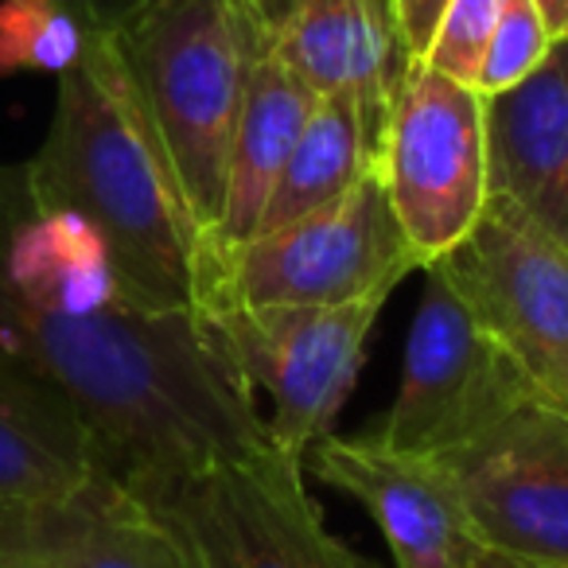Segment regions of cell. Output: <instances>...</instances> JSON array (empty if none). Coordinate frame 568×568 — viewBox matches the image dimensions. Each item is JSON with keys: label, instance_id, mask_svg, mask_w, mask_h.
<instances>
[{"label": "cell", "instance_id": "2e32d148", "mask_svg": "<svg viewBox=\"0 0 568 568\" xmlns=\"http://www.w3.org/2000/svg\"><path fill=\"white\" fill-rule=\"evenodd\" d=\"M316 102V90L304 87L281 59H273L265 51V59L253 71L234 144H230L226 191H222V211L219 222H214V253H219V261L226 250H234L245 237L257 234L268 195H273L288 156H293Z\"/></svg>", "mask_w": 568, "mask_h": 568}, {"label": "cell", "instance_id": "44dd1931", "mask_svg": "<svg viewBox=\"0 0 568 568\" xmlns=\"http://www.w3.org/2000/svg\"><path fill=\"white\" fill-rule=\"evenodd\" d=\"M51 4L63 9L71 20H79L82 32L113 36L129 17H136L149 0H51Z\"/></svg>", "mask_w": 568, "mask_h": 568}, {"label": "cell", "instance_id": "277c9868", "mask_svg": "<svg viewBox=\"0 0 568 568\" xmlns=\"http://www.w3.org/2000/svg\"><path fill=\"white\" fill-rule=\"evenodd\" d=\"M413 268H420L417 253L397 222L378 164L335 203L222 253L219 288L206 304L339 308L374 293H394V284Z\"/></svg>", "mask_w": 568, "mask_h": 568}, {"label": "cell", "instance_id": "ba28073f", "mask_svg": "<svg viewBox=\"0 0 568 568\" xmlns=\"http://www.w3.org/2000/svg\"><path fill=\"white\" fill-rule=\"evenodd\" d=\"M382 175L417 265L452 253L487 206L483 94L413 59L389 105Z\"/></svg>", "mask_w": 568, "mask_h": 568}, {"label": "cell", "instance_id": "ffe728a7", "mask_svg": "<svg viewBox=\"0 0 568 568\" xmlns=\"http://www.w3.org/2000/svg\"><path fill=\"white\" fill-rule=\"evenodd\" d=\"M549 48L552 40L545 32L541 17H537L534 0H506L503 17L495 24V36L487 43V55H483L475 90L487 98L498 94V90L518 87L526 74L537 71V63L549 55Z\"/></svg>", "mask_w": 568, "mask_h": 568}, {"label": "cell", "instance_id": "7c38bea8", "mask_svg": "<svg viewBox=\"0 0 568 568\" xmlns=\"http://www.w3.org/2000/svg\"><path fill=\"white\" fill-rule=\"evenodd\" d=\"M312 467L378 521L397 568H464L479 545L440 459L389 452L363 433L316 440Z\"/></svg>", "mask_w": 568, "mask_h": 568}, {"label": "cell", "instance_id": "8992f818", "mask_svg": "<svg viewBox=\"0 0 568 568\" xmlns=\"http://www.w3.org/2000/svg\"><path fill=\"white\" fill-rule=\"evenodd\" d=\"M386 301L389 293L339 308H245L214 301L199 316L250 394L265 389L273 402V417L265 420L268 444L281 456L304 459L355 389L366 339Z\"/></svg>", "mask_w": 568, "mask_h": 568}, {"label": "cell", "instance_id": "ac0fdd59", "mask_svg": "<svg viewBox=\"0 0 568 568\" xmlns=\"http://www.w3.org/2000/svg\"><path fill=\"white\" fill-rule=\"evenodd\" d=\"M90 32L51 0H0V67L63 74L82 59Z\"/></svg>", "mask_w": 568, "mask_h": 568}, {"label": "cell", "instance_id": "6da1fadb", "mask_svg": "<svg viewBox=\"0 0 568 568\" xmlns=\"http://www.w3.org/2000/svg\"><path fill=\"white\" fill-rule=\"evenodd\" d=\"M0 366L55 386L129 487L273 448L253 394L199 312H144L102 250L0 164Z\"/></svg>", "mask_w": 568, "mask_h": 568}, {"label": "cell", "instance_id": "5b68a950", "mask_svg": "<svg viewBox=\"0 0 568 568\" xmlns=\"http://www.w3.org/2000/svg\"><path fill=\"white\" fill-rule=\"evenodd\" d=\"M409 327L402 389L371 440L405 456L440 459L541 402L510 351L475 320L436 265Z\"/></svg>", "mask_w": 568, "mask_h": 568}, {"label": "cell", "instance_id": "d6986e66", "mask_svg": "<svg viewBox=\"0 0 568 568\" xmlns=\"http://www.w3.org/2000/svg\"><path fill=\"white\" fill-rule=\"evenodd\" d=\"M503 4L506 0H448L420 63H428L436 74H448L452 82H464V87L475 90L487 43L495 36L498 17H503Z\"/></svg>", "mask_w": 568, "mask_h": 568}, {"label": "cell", "instance_id": "4fadbf2b", "mask_svg": "<svg viewBox=\"0 0 568 568\" xmlns=\"http://www.w3.org/2000/svg\"><path fill=\"white\" fill-rule=\"evenodd\" d=\"M0 552L43 568H203L191 545L110 471L63 503L4 514Z\"/></svg>", "mask_w": 568, "mask_h": 568}, {"label": "cell", "instance_id": "52a82bcc", "mask_svg": "<svg viewBox=\"0 0 568 568\" xmlns=\"http://www.w3.org/2000/svg\"><path fill=\"white\" fill-rule=\"evenodd\" d=\"M133 490L191 545L203 568H374L327 534L301 459L276 448Z\"/></svg>", "mask_w": 568, "mask_h": 568}, {"label": "cell", "instance_id": "7a4b0ae2", "mask_svg": "<svg viewBox=\"0 0 568 568\" xmlns=\"http://www.w3.org/2000/svg\"><path fill=\"white\" fill-rule=\"evenodd\" d=\"M24 172L48 211L94 237L129 304L199 312L211 301L219 257L113 36H90L79 63L55 79V113Z\"/></svg>", "mask_w": 568, "mask_h": 568}, {"label": "cell", "instance_id": "9a60e30c", "mask_svg": "<svg viewBox=\"0 0 568 568\" xmlns=\"http://www.w3.org/2000/svg\"><path fill=\"white\" fill-rule=\"evenodd\" d=\"M102 467L87 420L55 386L0 366V518L71 498Z\"/></svg>", "mask_w": 568, "mask_h": 568}, {"label": "cell", "instance_id": "7402d4cb", "mask_svg": "<svg viewBox=\"0 0 568 568\" xmlns=\"http://www.w3.org/2000/svg\"><path fill=\"white\" fill-rule=\"evenodd\" d=\"M448 0H394L397 20H402L405 43H409V55L420 59L433 43V32L440 24V12Z\"/></svg>", "mask_w": 568, "mask_h": 568}, {"label": "cell", "instance_id": "3957f363", "mask_svg": "<svg viewBox=\"0 0 568 568\" xmlns=\"http://www.w3.org/2000/svg\"><path fill=\"white\" fill-rule=\"evenodd\" d=\"M113 40L214 250L230 144L268 51L257 0H149Z\"/></svg>", "mask_w": 568, "mask_h": 568}, {"label": "cell", "instance_id": "d4e9b609", "mask_svg": "<svg viewBox=\"0 0 568 568\" xmlns=\"http://www.w3.org/2000/svg\"><path fill=\"white\" fill-rule=\"evenodd\" d=\"M0 568H43L28 557H17V552H0Z\"/></svg>", "mask_w": 568, "mask_h": 568}, {"label": "cell", "instance_id": "603a6c76", "mask_svg": "<svg viewBox=\"0 0 568 568\" xmlns=\"http://www.w3.org/2000/svg\"><path fill=\"white\" fill-rule=\"evenodd\" d=\"M537 17H541L549 40H568V0H534Z\"/></svg>", "mask_w": 568, "mask_h": 568}, {"label": "cell", "instance_id": "e0dca14e", "mask_svg": "<svg viewBox=\"0 0 568 568\" xmlns=\"http://www.w3.org/2000/svg\"><path fill=\"white\" fill-rule=\"evenodd\" d=\"M378 160L382 144L366 129L363 113L347 98H320L293 156L284 164L281 180H276L273 195H268L257 234L281 230L288 222L343 199L366 172L378 168Z\"/></svg>", "mask_w": 568, "mask_h": 568}, {"label": "cell", "instance_id": "5bb4252c", "mask_svg": "<svg viewBox=\"0 0 568 568\" xmlns=\"http://www.w3.org/2000/svg\"><path fill=\"white\" fill-rule=\"evenodd\" d=\"M487 191L518 203L568 245V40H557L534 74L483 98Z\"/></svg>", "mask_w": 568, "mask_h": 568}, {"label": "cell", "instance_id": "8fae6325", "mask_svg": "<svg viewBox=\"0 0 568 568\" xmlns=\"http://www.w3.org/2000/svg\"><path fill=\"white\" fill-rule=\"evenodd\" d=\"M265 48L320 98H347L386 141L413 55L394 0H257Z\"/></svg>", "mask_w": 568, "mask_h": 568}, {"label": "cell", "instance_id": "30bf717a", "mask_svg": "<svg viewBox=\"0 0 568 568\" xmlns=\"http://www.w3.org/2000/svg\"><path fill=\"white\" fill-rule=\"evenodd\" d=\"M479 545L537 568H568V417L534 402L440 456Z\"/></svg>", "mask_w": 568, "mask_h": 568}, {"label": "cell", "instance_id": "cb8c5ba5", "mask_svg": "<svg viewBox=\"0 0 568 568\" xmlns=\"http://www.w3.org/2000/svg\"><path fill=\"white\" fill-rule=\"evenodd\" d=\"M464 568H537V565H526V560H518V557H506V552H495V549H487V545H475Z\"/></svg>", "mask_w": 568, "mask_h": 568}, {"label": "cell", "instance_id": "9c48e42d", "mask_svg": "<svg viewBox=\"0 0 568 568\" xmlns=\"http://www.w3.org/2000/svg\"><path fill=\"white\" fill-rule=\"evenodd\" d=\"M433 265L541 402L568 417V245L506 195H487L471 234Z\"/></svg>", "mask_w": 568, "mask_h": 568}]
</instances>
